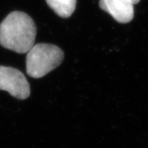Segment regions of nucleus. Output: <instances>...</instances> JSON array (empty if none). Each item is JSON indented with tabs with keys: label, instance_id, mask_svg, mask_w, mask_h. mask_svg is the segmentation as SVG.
I'll return each mask as SVG.
<instances>
[{
	"label": "nucleus",
	"instance_id": "nucleus-1",
	"mask_svg": "<svg viewBox=\"0 0 148 148\" xmlns=\"http://www.w3.org/2000/svg\"><path fill=\"white\" fill-rule=\"evenodd\" d=\"M36 36V24L27 14L11 12L0 24V45L19 54L33 48Z\"/></svg>",
	"mask_w": 148,
	"mask_h": 148
},
{
	"label": "nucleus",
	"instance_id": "nucleus-2",
	"mask_svg": "<svg viewBox=\"0 0 148 148\" xmlns=\"http://www.w3.org/2000/svg\"><path fill=\"white\" fill-rule=\"evenodd\" d=\"M64 52L56 45L47 43L34 45L26 58L27 73L33 78L39 79L55 70L62 63Z\"/></svg>",
	"mask_w": 148,
	"mask_h": 148
},
{
	"label": "nucleus",
	"instance_id": "nucleus-3",
	"mask_svg": "<svg viewBox=\"0 0 148 148\" xmlns=\"http://www.w3.org/2000/svg\"><path fill=\"white\" fill-rule=\"evenodd\" d=\"M0 90L20 100L27 99L30 94L29 84L24 75L10 66H0Z\"/></svg>",
	"mask_w": 148,
	"mask_h": 148
},
{
	"label": "nucleus",
	"instance_id": "nucleus-4",
	"mask_svg": "<svg viewBox=\"0 0 148 148\" xmlns=\"http://www.w3.org/2000/svg\"><path fill=\"white\" fill-rule=\"evenodd\" d=\"M99 5L119 23H129L134 18V5L130 0H100Z\"/></svg>",
	"mask_w": 148,
	"mask_h": 148
},
{
	"label": "nucleus",
	"instance_id": "nucleus-5",
	"mask_svg": "<svg viewBox=\"0 0 148 148\" xmlns=\"http://www.w3.org/2000/svg\"><path fill=\"white\" fill-rule=\"evenodd\" d=\"M47 4L57 14L68 18L76 9V0H45Z\"/></svg>",
	"mask_w": 148,
	"mask_h": 148
},
{
	"label": "nucleus",
	"instance_id": "nucleus-6",
	"mask_svg": "<svg viewBox=\"0 0 148 148\" xmlns=\"http://www.w3.org/2000/svg\"><path fill=\"white\" fill-rule=\"evenodd\" d=\"M140 0H130V2L132 3L133 5H135V4H138L139 2H140Z\"/></svg>",
	"mask_w": 148,
	"mask_h": 148
}]
</instances>
